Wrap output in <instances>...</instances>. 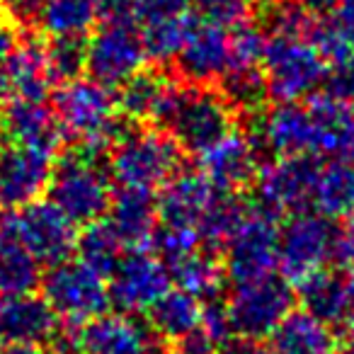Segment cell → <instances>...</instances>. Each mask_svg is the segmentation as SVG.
Masks as SVG:
<instances>
[{
	"mask_svg": "<svg viewBox=\"0 0 354 354\" xmlns=\"http://www.w3.org/2000/svg\"><path fill=\"white\" fill-rule=\"evenodd\" d=\"M233 112L236 109L223 97L221 90L192 83H172L153 124L170 133L183 151L199 156L231 131Z\"/></svg>",
	"mask_w": 354,
	"mask_h": 354,
	"instance_id": "obj_1",
	"label": "cell"
},
{
	"mask_svg": "<svg viewBox=\"0 0 354 354\" xmlns=\"http://www.w3.org/2000/svg\"><path fill=\"white\" fill-rule=\"evenodd\" d=\"M54 112L64 131L75 138L78 148L100 156L109 151L119 136L117 95L95 78H75L64 83L54 95Z\"/></svg>",
	"mask_w": 354,
	"mask_h": 354,
	"instance_id": "obj_2",
	"label": "cell"
},
{
	"mask_svg": "<svg viewBox=\"0 0 354 354\" xmlns=\"http://www.w3.org/2000/svg\"><path fill=\"white\" fill-rule=\"evenodd\" d=\"M183 148L162 129H129L109 146L107 172L119 187L156 189L180 170Z\"/></svg>",
	"mask_w": 354,
	"mask_h": 354,
	"instance_id": "obj_3",
	"label": "cell"
},
{
	"mask_svg": "<svg viewBox=\"0 0 354 354\" xmlns=\"http://www.w3.org/2000/svg\"><path fill=\"white\" fill-rule=\"evenodd\" d=\"M46 194L71 221L85 226L107 214L114 194L112 177L100 165V156L75 148L54 165Z\"/></svg>",
	"mask_w": 354,
	"mask_h": 354,
	"instance_id": "obj_4",
	"label": "cell"
},
{
	"mask_svg": "<svg viewBox=\"0 0 354 354\" xmlns=\"http://www.w3.org/2000/svg\"><path fill=\"white\" fill-rule=\"evenodd\" d=\"M328 59L306 37H272L262 56L267 93L277 102L313 97L328 80Z\"/></svg>",
	"mask_w": 354,
	"mask_h": 354,
	"instance_id": "obj_5",
	"label": "cell"
},
{
	"mask_svg": "<svg viewBox=\"0 0 354 354\" xmlns=\"http://www.w3.org/2000/svg\"><path fill=\"white\" fill-rule=\"evenodd\" d=\"M41 296L51 306L56 318L75 325L100 318L112 306L107 277L85 265L80 257L49 267V272L41 277Z\"/></svg>",
	"mask_w": 354,
	"mask_h": 354,
	"instance_id": "obj_6",
	"label": "cell"
},
{
	"mask_svg": "<svg viewBox=\"0 0 354 354\" xmlns=\"http://www.w3.org/2000/svg\"><path fill=\"white\" fill-rule=\"evenodd\" d=\"M85 44H88L85 71L90 78L107 88H119L127 83L131 75L143 71L148 61L141 27L131 17H104L102 25L95 27Z\"/></svg>",
	"mask_w": 354,
	"mask_h": 354,
	"instance_id": "obj_7",
	"label": "cell"
},
{
	"mask_svg": "<svg viewBox=\"0 0 354 354\" xmlns=\"http://www.w3.org/2000/svg\"><path fill=\"white\" fill-rule=\"evenodd\" d=\"M223 250V270L236 284L270 277L279 265L277 216L262 209H248Z\"/></svg>",
	"mask_w": 354,
	"mask_h": 354,
	"instance_id": "obj_8",
	"label": "cell"
},
{
	"mask_svg": "<svg viewBox=\"0 0 354 354\" xmlns=\"http://www.w3.org/2000/svg\"><path fill=\"white\" fill-rule=\"evenodd\" d=\"M320 162L313 156H284L260 165L255 177V207L279 218L313 207Z\"/></svg>",
	"mask_w": 354,
	"mask_h": 354,
	"instance_id": "obj_9",
	"label": "cell"
},
{
	"mask_svg": "<svg viewBox=\"0 0 354 354\" xmlns=\"http://www.w3.org/2000/svg\"><path fill=\"white\" fill-rule=\"evenodd\" d=\"M333 221L318 212L291 214L279 228V270L281 277L299 284L310 274L325 270L335 250Z\"/></svg>",
	"mask_w": 354,
	"mask_h": 354,
	"instance_id": "obj_10",
	"label": "cell"
},
{
	"mask_svg": "<svg viewBox=\"0 0 354 354\" xmlns=\"http://www.w3.org/2000/svg\"><path fill=\"white\" fill-rule=\"evenodd\" d=\"M226 306L233 330L241 337L262 339L270 337L277 325L291 313L294 294L284 279L270 274L262 279L236 284V291L231 294Z\"/></svg>",
	"mask_w": 354,
	"mask_h": 354,
	"instance_id": "obj_11",
	"label": "cell"
},
{
	"mask_svg": "<svg viewBox=\"0 0 354 354\" xmlns=\"http://www.w3.org/2000/svg\"><path fill=\"white\" fill-rule=\"evenodd\" d=\"M107 279L112 306L127 315L148 313L172 284L165 260L143 248L124 255Z\"/></svg>",
	"mask_w": 354,
	"mask_h": 354,
	"instance_id": "obj_12",
	"label": "cell"
},
{
	"mask_svg": "<svg viewBox=\"0 0 354 354\" xmlns=\"http://www.w3.org/2000/svg\"><path fill=\"white\" fill-rule=\"evenodd\" d=\"M17 236L22 238L39 265L54 267L71 260L78 245V223H73L51 199H37L17 209L10 218Z\"/></svg>",
	"mask_w": 354,
	"mask_h": 354,
	"instance_id": "obj_13",
	"label": "cell"
},
{
	"mask_svg": "<svg viewBox=\"0 0 354 354\" xmlns=\"http://www.w3.org/2000/svg\"><path fill=\"white\" fill-rule=\"evenodd\" d=\"M51 172V153L20 143L0 148V204L20 209L37 202L49 189Z\"/></svg>",
	"mask_w": 354,
	"mask_h": 354,
	"instance_id": "obj_14",
	"label": "cell"
},
{
	"mask_svg": "<svg viewBox=\"0 0 354 354\" xmlns=\"http://www.w3.org/2000/svg\"><path fill=\"white\" fill-rule=\"evenodd\" d=\"M78 354H160V337L127 313L100 315L80 325L75 335Z\"/></svg>",
	"mask_w": 354,
	"mask_h": 354,
	"instance_id": "obj_15",
	"label": "cell"
},
{
	"mask_svg": "<svg viewBox=\"0 0 354 354\" xmlns=\"http://www.w3.org/2000/svg\"><path fill=\"white\" fill-rule=\"evenodd\" d=\"M260 146L243 131H231L199 153L197 167L223 192H238L255 183L260 170Z\"/></svg>",
	"mask_w": 354,
	"mask_h": 354,
	"instance_id": "obj_16",
	"label": "cell"
},
{
	"mask_svg": "<svg viewBox=\"0 0 354 354\" xmlns=\"http://www.w3.org/2000/svg\"><path fill=\"white\" fill-rule=\"evenodd\" d=\"M177 73L192 85H209L223 78L231 66V32L199 17L183 51L175 59Z\"/></svg>",
	"mask_w": 354,
	"mask_h": 354,
	"instance_id": "obj_17",
	"label": "cell"
},
{
	"mask_svg": "<svg viewBox=\"0 0 354 354\" xmlns=\"http://www.w3.org/2000/svg\"><path fill=\"white\" fill-rule=\"evenodd\" d=\"M221 194L223 189H218L199 167L197 170H177L162 185V192L158 197L160 223L197 228L204 214L212 209V204Z\"/></svg>",
	"mask_w": 354,
	"mask_h": 354,
	"instance_id": "obj_18",
	"label": "cell"
},
{
	"mask_svg": "<svg viewBox=\"0 0 354 354\" xmlns=\"http://www.w3.org/2000/svg\"><path fill=\"white\" fill-rule=\"evenodd\" d=\"M59 318L44 301L35 294L0 296V347L8 344H39L56 335Z\"/></svg>",
	"mask_w": 354,
	"mask_h": 354,
	"instance_id": "obj_19",
	"label": "cell"
},
{
	"mask_svg": "<svg viewBox=\"0 0 354 354\" xmlns=\"http://www.w3.org/2000/svg\"><path fill=\"white\" fill-rule=\"evenodd\" d=\"M252 138L277 158L313 156V122L308 107L299 102H277L260 117Z\"/></svg>",
	"mask_w": 354,
	"mask_h": 354,
	"instance_id": "obj_20",
	"label": "cell"
},
{
	"mask_svg": "<svg viewBox=\"0 0 354 354\" xmlns=\"http://www.w3.org/2000/svg\"><path fill=\"white\" fill-rule=\"evenodd\" d=\"M0 133L10 143L39 148L51 156L66 136L56 112L44 100L17 97H12V102L0 112Z\"/></svg>",
	"mask_w": 354,
	"mask_h": 354,
	"instance_id": "obj_21",
	"label": "cell"
},
{
	"mask_svg": "<svg viewBox=\"0 0 354 354\" xmlns=\"http://www.w3.org/2000/svg\"><path fill=\"white\" fill-rule=\"evenodd\" d=\"M308 112L313 122V156L354 160V102L315 93Z\"/></svg>",
	"mask_w": 354,
	"mask_h": 354,
	"instance_id": "obj_22",
	"label": "cell"
},
{
	"mask_svg": "<svg viewBox=\"0 0 354 354\" xmlns=\"http://www.w3.org/2000/svg\"><path fill=\"white\" fill-rule=\"evenodd\" d=\"M107 221L117 231V236L129 248H146L156 236V228L160 223L158 216V199L151 189L119 187L112 194V202L107 209Z\"/></svg>",
	"mask_w": 354,
	"mask_h": 354,
	"instance_id": "obj_23",
	"label": "cell"
},
{
	"mask_svg": "<svg viewBox=\"0 0 354 354\" xmlns=\"http://www.w3.org/2000/svg\"><path fill=\"white\" fill-rule=\"evenodd\" d=\"M299 299L304 310L333 325H347L354 318V286L349 274L320 270L299 281Z\"/></svg>",
	"mask_w": 354,
	"mask_h": 354,
	"instance_id": "obj_24",
	"label": "cell"
},
{
	"mask_svg": "<svg viewBox=\"0 0 354 354\" xmlns=\"http://www.w3.org/2000/svg\"><path fill=\"white\" fill-rule=\"evenodd\" d=\"M0 71L8 93L17 100H46L54 85L46 64V44L35 39H22L17 49L0 64Z\"/></svg>",
	"mask_w": 354,
	"mask_h": 354,
	"instance_id": "obj_25",
	"label": "cell"
},
{
	"mask_svg": "<svg viewBox=\"0 0 354 354\" xmlns=\"http://www.w3.org/2000/svg\"><path fill=\"white\" fill-rule=\"evenodd\" d=\"M333 328L308 310H291L270 335V354H335Z\"/></svg>",
	"mask_w": 354,
	"mask_h": 354,
	"instance_id": "obj_26",
	"label": "cell"
},
{
	"mask_svg": "<svg viewBox=\"0 0 354 354\" xmlns=\"http://www.w3.org/2000/svg\"><path fill=\"white\" fill-rule=\"evenodd\" d=\"M39 260L17 236L12 221L0 223V296L32 294L41 284Z\"/></svg>",
	"mask_w": 354,
	"mask_h": 354,
	"instance_id": "obj_27",
	"label": "cell"
},
{
	"mask_svg": "<svg viewBox=\"0 0 354 354\" xmlns=\"http://www.w3.org/2000/svg\"><path fill=\"white\" fill-rule=\"evenodd\" d=\"M165 265L177 289L197 296L199 301L216 299V294L223 286V279H226L223 262L212 250H202V248H194V250L165 262Z\"/></svg>",
	"mask_w": 354,
	"mask_h": 354,
	"instance_id": "obj_28",
	"label": "cell"
},
{
	"mask_svg": "<svg viewBox=\"0 0 354 354\" xmlns=\"http://www.w3.org/2000/svg\"><path fill=\"white\" fill-rule=\"evenodd\" d=\"M313 209L330 221L354 216V160H328L320 165Z\"/></svg>",
	"mask_w": 354,
	"mask_h": 354,
	"instance_id": "obj_29",
	"label": "cell"
},
{
	"mask_svg": "<svg viewBox=\"0 0 354 354\" xmlns=\"http://www.w3.org/2000/svg\"><path fill=\"white\" fill-rule=\"evenodd\" d=\"M202 310L204 304L197 296L183 289H170L148 310V315H151V328L158 337L177 342L202 325Z\"/></svg>",
	"mask_w": 354,
	"mask_h": 354,
	"instance_id": "obj_30",
	"label": "cell"
},
{
	"mask_svg": "<svg viewBox=\"0 0 354 354\" xmlns=\"http://www.w3.org/2000/svg\"><path fill=\"white\" fill-rule=\"evenodd\" d=\"M170 88H172V80L162 78L160 73H153V71L146 68L138 71L127 83L119 85V93H117L119 114L127 117L129 122H153Z\"/></svg>",
	"mask_w": 354,
	"mask_h": 354,
	"instance_id": "obj_31",
	"label": "cell"
},
{
	"mask_svg": "<svg viewBox=\"0 0 354 354\" xmlns=\"http://www.w3.org/2000/svg\"><path fill=\"white\" fill-rule=\"evenodd\" d=\"M102 0H46L39 25L49 37L85 39L102 20Z\"/></svg>",
	"mask_w": 354,
	"mask_h": 354,
	"instance_id": "obj_32",
	"label": "cell"
},
{
	"mask_svg": "<svg viewBox=\"0 0 354 354\" xmlns=\"http://www.w3.org/2000/svg\"><path fill=\"white\" fill-rule=\"evenodd\" d=\"M308 39L333 64L354 54V0H344L337 10L313 22Z\"/></svg>",
	"mask_w": 354,
	"mask_h": 354,
	"instance_id": "obj_33",
	"label": "cell"
},
{
	"mask_svg": "<svg viewBox=\"0 0 354 354\" xmlns=\"http://www.w3.org/2000/svg\"><path fill=\"white\" fill-rule=\"evenodd\" d=\"M197 20H199V15L185 12V15L141 25V37H143V46H146L148 59L158 61V64L175 61L177 54L183 51L187 37L192 35Z\"/></svg>",
	"mask_w": 354,
	"mask_h": 354,
	"instance_id": "obj_34",
	"label": "cell"
},
{
	"mask_svg": "<svg viewBox=\"0 0 354 354\" xmlns=\"http://www.w3.org/2000/svg\"><path fill=\"white\" fill-rule=\"evenodd\" d=\"M75 250H78L80 260L85 265L95 267L104 277H109L114 267L119 265V260L124 257V241L117 236L112 223L100 218V221L85 223L83 231L78 233Z\"/></svg>",
	"mask_w": 354,
	"mask_h": 354,
	"instance_id": "obj_35",
	"label": "cell"
},
{
	"mask_svg": "<svg viewBox=\"0 0 354 354\" xmlns=\"http://www.w3.org/2000/svg\"><path fill=\"white\" fill-rule=\"evenodd\" d=\"M218 83H221V95L238 112H257V109H262L265 97L270 95L262 66L228 68Z\"/></svg>",
	"mask_w": 354,
	"mask_h": 354,
	"instance_id": "obj_36",
	"label": "cell"
},
{
	"mask_svg": "<svg viewBox=\"0 0 354 354\" xmlns=\"http://www.w3.org/2000/svg\"><path fill=\"white\" fill-rule=\"evenodd\" d=\"M248 209L250 207L243 204L241 199L233 197V192H223L221 197L212 204V209L204 214V218L197 226L202 245H207V248L226 245V241L231 238V233L236 231L238 223L243 221Z\"/></svg>",
	"mask_w": 354,
	"mask_h": 354,
	"instance_id": "obj_37",
	"label": "cell"
},
{
	"mask_svg": "<svg viewBox=\"0 0 354 354\" xmlns=\"http://www.w3.org/2000/svg\"><path fill=\"white\" fill-rule=\"evenodd\" d=\"M46 64L54 85L80 78L88 64V44L78 37H51L46 44Z\"/></svg>",
	"mask_w": 354,
	"mask_h": 354,
	"instance_id": "obj_38",
	"label": "cell"
},
{
	"mask_svg": "<svg viewBox=\"0 0 354 354\" xmlns=\"http://www.w3.org/2000/svg\"><path fill=\"white\" fill-rule=\"evenodd\" d=\"M270 12H267L265 30L272 37H310L313 30V15L296 3V0H277L270 3Z\"/></svg>",
	"mask_w": 354,
	"mask_h": 354,
	"instance_id": "obj_39",
	"label": "cell"
},
{
	"mask_svg": "<svg viewBox=\"0 0 354 354\" xmlns=\"http://www.w3.org/2000/svg\"><path fill=\"white\" fill-rule=\"evenodd\" d=\"M265 27H257L252 22L236 25L231 32V66L228 68H250V66H262V56L267 49Z\"/></svg>",
	"mask_w": 354,
	"mask_h": 354,
	"instance_id": "obj_40",
	"label": "cell"
},
{
	"mask_svg": "<svg viewBox=\"0 0 354 354\" xmlns=\"http://www.w3.org/2000/svg\"><path fill=\"white\" fill-rule=\"evenodd\" d=\"M151 243L165 262L185 255V252L194 250V248H202V238H199L197 228L172 226V223H158L156 236H153Z\"/></svg>",
	"mask_w": 354,
	"mask_h": 354,
	"instance_id": "obj_41",
	"label": "cell"
},
{
	"mask_svg": "<svg viewBox=\"0 0 354 354\" xmlns=\"http://www.w3.org/2000/svg\"><path fill=\"white\" fill-rule=\"evenodd\" d=\"M197 6V15L214 25L233 30L236 25L248 22L252 0H192Z\"/></svg>",
	"mask_w": 354,
	"mask_h": 354,
	"instance_id": "obj_42",
	"label": "cell"
},
{
	"mask_svg": "<svg viewBox=\"0 0 354 354\" xmlns=\"http://www.w3.org/2000/svg\"><path fill=\"white\" fill-rule=\"evenodd\" d=\"M192 0H133V17L138 27L189 12Z\"/></svg>",
	"mask_w": 354,
	"mask_h": 354,
	"instance_id": "obj_43",
	"label": "cell"
},
{
	"mask_svg": "<svg viewBox=\"0 0 354 354\" xmlns=\"http://www.w3.org/2000/svg\"><path fill=\"white\" fill-rule=\"evenodd\" d=\"M199 328H202L218 347H221L223 342H228V339L233 337V333H236L231 323V315H228V306L218 304L216 299L207 301V306H204V310H202V325H199Z\"/></svg>",
	"mask_w": 354,
	"mask_h": 354,
	"instance_id": "obj_44",
	"label": "cell"
},
{
	"mask_svg": "<svg viewBox=\"0 0 354 354\" xmlns=\"http://www.w3.org/2000/svg\"><path fill=\"white\" fill-rule=\"evenodd\" d=\"M328 93L344 102H354V54L344 56L342 61H335V66L328 71Z\"/></svg>",
	"mask_w": 354,
	"mask_h": 354,
	"instance_id": "obj_45",
	"label": "cell"
},
{
	"mask_svg": "<svg viewBox=\"0 0 354 354\" xmlns=\"http://www.w3.org/2000/svg\"><path fill=\"white\" fill-rule=\"evenodd\" d=\"M3 15L15 25H35L41 20L46 0H0Z\"/></svg>",
	"mask_w": 354,
	"mask_h": 354,
	"instance_id": "obj_46",
	"label": "cell"
},
{
	"mask_svg": "<svg viewBox=\"0 0 354 354\" xmlns=\"http://www.w3.org/2000/svg\"><path fill=\"white\" fill-rule=\"evenodd\" d=\"M333 257L347 270H354V216L344 221V226L335 233V250Z\"/></svg>",
	"mask_w": 354,
	"mask_h": 354,
	"instance_id": "obj_47",
	"label": "cell"
},
{
	"mask_svg": "<svg viewBox=\"0 0 354 354\" xmlns=\"http://www.w3.org/2000/svg\"><path fill=\"white\" fill-rule=\"evenodd\" d=\"M218 344L202 328L192 330L175 342V354H216Z\"/></svg>",
	"mask_w": 354,
	"mask_h": 354,
	"instance_id": "obj_48",
	"label": "cell"
},
{
	"mask_svg": "<svg viewBox=\"0 0 354 354\" xmlns=\"http://www.w3.org/2000/svg\"><path fill=\"white\" fill-rule=\"evenodd\" d=\"M218 354H270V347H262L260 339L250 337H231L221 344Z\"/></svg>",
	"mask_w": 354,
	"mask_h": 354,
	"instance_id": "obj_49",
	"label": "cell"
},
{
	"mask_svg": "<svg viewBox=\"0 0 354 354\" xmlns=\"http://www.w3.org/2000/svg\"><path fill=\"white\" fill-rule=\"evenodd\" d=\"M20 35H17V27L15 22H10L6 15L0 17V64L8 59V56L12 54V51L17 49V44H20Z\"/></svg>",
	"mask_w": 354,
	"mask_h": 354,
	"instance_id": "obj_50",
	"label": "cell"
},
{
	"mask_svg": "<svg viewBox=\"0 0 354 354\" xmlns=\"http://www.w3.org/2000/svg\"><path fill=\"white\" fill-rule=\"evenodd\" d=\"M304 10H308L310 15H330L333 10H337L344 0H296Z\"/></svg>",
	"mask_w": 354,
	"mask_h": 354,
	"instance_id": "obj_51",
	"label": "cell"
},
{
	"mask_svg": "<svg viewBox=\"0 0 354 354\" xmlns=\"http://www.w3.org/2000/svg\"><path fill=\"white\" fill-rule=\"evenodd\" d=\"M0 354H41L37 347L30 344H8V347H0Z\"/></svg>",
	"mask_w": 354,
	"mask_h": 354,
	"instance_id": "obj_52",
	"label": "cell"
},
{
	"mask_svg": "<svg viewBox=\"0 0 354 354\" xmlns=\"http://www.w3.org/2000/svg\"><path fill=\"white\" fill-rule=\"evenodd\" d=\"M335 354H354V330L347 333V337H344L342 344H337V352Z\"/></svg>",
	"mask_w": 354,
	"mask_h": 354,
	"instance_id": "obj_53",
	"label": "cell"
},
{
	"mask_svg": "<svg viewBox=\"0 0 354 354\" xmlns=\"http://www.w3.org/2000/svg\"><path fill=\"white\" fill-rule=\"evenodd\" d=\"M6 93H8V85H6V78H3V71H0V102H3Z\"/></svg>",
	"mask_w": 354,
	"mask_h": 354,
	"instance_id": "obj_54",
	"label": "cell"
},
{
	"mask_svg": "<svg viewBox=\"0 0 354 354\" xmlns=\"http://www.w3.org/2000/svg\"><path fill=\"white\" fill-rule=\"evenodd\" d=\"M262 3H277V0H262Z\"/></svg>",
	"mask_w": 354,
	"mask_h": 354,
	"instance_id": "obj_55",
	"label": "cell"
}]
</instances>
